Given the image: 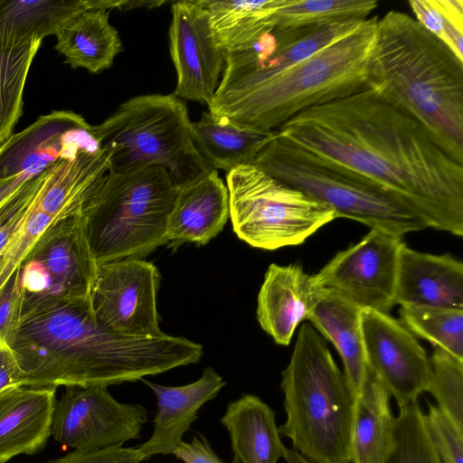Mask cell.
Returning a JSON list of instances; mask_svg holds the SVG:
<instances>
[{
  "label": "cell",
  "mask_w": 463,
  "mask_h": 463,
  "mask_svg": "<svg viewBox=\"0 0 463 463\" xmlns=\"http://www.w3.org/2000/svg\"><path fill=\"white\" fill-rule=\"evenodd\" d=\"M276 132L368 179L429 228L463 235V163L413 115L366 87L297 114Z\"/></svg>",
  "instance_id": "cell-1"
},
{
  "label": "cell",
  "mask_w": 463,
  "mask_h": 463,
  "mask_svg": "<svg viewBox=\"0 0 463 463\" xmlns=\"http://www.w3.org/2000/svg\"><path fill=\"white\" fill-rule=\"evenodd\" d=\"M5 343L33 387L115 385L196 364L201 345L165 334L137 338L101 325L91 298L22 299Z\"/></svg>",
  "instance_id": "cell-2"
},
{
  "label": "cell",
  "mask_w": 463,
  "mask_h": 463,
  "mask_svg": "<svg viewBox=\"0 0 463 463\" xmlns=\"http://www.w3.org/2000/svg\"><path fill=\"white\" fill-rule=\"evenodd\" d=\"M367 85L463 163V61L410 14L391 10L378 17Z\"/></svg>",
  "instance_id": "cell-3"
},
{
  "label": "cell",
  "mask_w": 463,
  "mask_h": 463,
  "mask_svg": "<svg viewBox=\"0 0 463 463\" xmlns=\"http://www.w3.org/2000/svg\"><path fill=\"white\" fill-rule=\"evenodd\" d=\"M378 16L311 56L213 108L216 118L276 131L297 114L368 87V65Z\"/></svg>",
  "instance_id": "cell-4"
},
{
  "label": "cell",
  "mask_w": 463,
  "mask_h": 463,
  "mask_svg": "<svg viewBox=\"0 0 463 463\" xmlns=\"http://www.w3.org/2000/svg\"><path fill=\"white\" fill-rule=\"evenodd\" d=\"M280 388L287 420L278 430L294 450L309 463H351L356 394L309 322L298 332Z\"/></svg>",
  "instance_id": "cell-5"
},
{
  "label": "cell",
  "mask_w": 463,
  "mask_h": 463,
  "mask_svg": "<svg viewBox=\"0 0 463 463\" xmlns=\"http://www.w3.org/2000/svg\"><path fill=\"white\" fill-rule=\"evenodd\" d=\"M94 131L109 153V173L158 165L177 187L214 170L194 144L185 103L173 93L131 98Z\"/></svg>",
  "instance_id": "cell-6"
},
{
  "label": "cell",
  "mask_w": 463,
  "mask_h": 463,
  "mask_svg": "<svg viewBox=\"0 0 463 463\" xmlns=\"http://www.w3.org/2000/svg\"><path fill=\"white\" fill-rule=\"evenodd\" d=\"M250 165L328 206L337 218L400 237L429 228L417 213L377 184L292 144L276 131Z\"/></svg>",
  "instance_id": "cell-7"
},
{
  "label": "cell",
  "mask_w": 463,
  "mask_h": 463,
  "mask_svg": "<svg viewBox=\"0 0 463 463\" xmlns=\"http://www.w3.org/2000/svg\"><path fill=\"white\" fill-rule=\"evenodd\" d=\"M175 194L176 186L162 166L109 172L82 214L98 265L125 258L141 259L166 244Z\"/></svg>",
  "instance_id": "cell-8"
},
{
  "label": "cell",
  "mask_w": 463,
  "mask_h": 463,
  "mask_svg": "<svg viewBox=\"0 0 463 463\" xmlns=\"http://www.w3.org/2000/svg\"><path fill=\"white\" fill-rule=\"evenodd\" d=\"M226 187L233 231L254 248L275 250L301 244L337 219L328 206L251 165L229 171Z\"/></svg>",
  "instance_id": "cell-9"
},
{
  "label": "cell",
  "mask_w": 463,
  "mask_h": 463,
  "mask_svg": "<svg viewBox=\"0 0 463 463\" xmlns=\"http://www.w3.org/2000/svg\"><path fill=\"white\" fill-rule=\"evenodd\" d=\"M97 270L83 216L61 219L43 233L19 268L22 299L91 298Z\"/></svg>",
  "instance_id": "cell-10"
},
{
  "label": "cell",
  "mask_w": 463,
  "mask_h": 463,
  "mask_svg": "<svg viewBox=\"0 0 463 463\" xmlns=\"http://www.w3.org/2000/svg\"><path fill=\"white\" fill-rule=\"evenodd\" d=\"M402 237L371 228L356 243L338 251L317 274L321 288L361 309L388 313L395 305Z\"/></svg>",
  "instance_id": "cell-11"
},
{
  "label": "cell",
  "mask_w": 463,
  "mask_h": 463,
  "mask_svg": "<svg viewBox=\"0 0 463 463\" xmlns=\"http://www.w3.org/2000/svg\"><path fill=\"white\" fill-rule=\"evenodd\" d=\"M108 387H66L56 400L52 417V436L57 442L87 450L122 446L140 438L148 420L146 409L119 402Z\"/></svg>",
  "instance_id": "cell-12"
},
{
  "label": "cell",
  "mask_w": 463,
  "mask_h": 463,
  "mask_svg": "<svg viewBox=\"0 0 463 463\" xmlns=\"http://www.w3.org/2000/svg\"><path fill=\"white\" fill-rule=\"evenodd\" d=\"M159 282L157 268L138 258L99 264L91 293L98 321L126 336H163L156 308Z\"/></svg>",
  "instance_id": "cell-13"
},
{
  "label": "cell",
  "mask_w": 463,
  "mask_h": 463,
  "mask_svg": "<svg viewBox=\"0 0 463 463\" xmlns=\"http://www.w3.org/2000/svg\"><path fill=\"white\" fill-rule=\"evenodd\" d=\"M102 150L94 126L84 118L70 110L52 111L0 145V182L32 177L61 158Z\"/></svg>",
  "instance_id": "cell-14"
},
{
  "label": "cell",
  "mask_w": 463,
  "mask_h": 463,
  "mask_svg": "<svg viewBox=\"0 0 463 463\" xmlns=\"http://www.w3.org/2000/svg\"><path fill=\"white\" fill-rule=\"evenodd\" d=\"M170 54L177 81L174 95L182 100L211 105L224 68L207 10L200 0L172 5Z\"/></svg>",
  "instance_id": "cell-15"
},
{
  "label": "cell",
  "mask_w": 463,
  "mask_h": 463,
  "mask_svg": "<svg viewBox=\"0 0 463 463\" xmlns=\"http://www.w3.org/2000/svg\"><path fill=\"white\" fill-rule=\"evenodd\" d=\"M362 333L369 365L400 409L426 392L430 364L426 351L403 324L388 313L363 309Z\"/></svg>",
  "instance_id": "cell-16"
},
{
  "label": "cell",
  "mask_w": 463,
  "mask_h": 463,
  "mask_svg": "<svg viewBox=\"0 0 463 463\" xmlns=\"http://www.w3.org/2000/svg\"><path fill=\"white\" fill-rule=\"evenodd\" d=\"M325 292L300 264L272 263L258 294L259 324L278 345H288L298 326L307 320Z\"/></svg>",
  "instance_id": "cell-17"
},
{
  "label": "cell",
  "mask_w": 463,
  "mask_h": 463,
  "mask_svg": "<svg viewBox=\"0 0 463 463\" xmlns=\"http://www.w3.org/2000/svg\"><path fill=\"white\" fill-rule=\"evenodd\" d=\"M155 393L156 411L153 433L139 449L147 460L155 455L173 454L184 441L183 437L198 419V411L214 399L226 384L212 367L188 384L166 386L141 379Z\"/></svg>",
  "instance_id": "cell-18"
},
{
  "label": "cell",
  "mask_w": 463,
  "mask_h": 463,
  "mask_svg": "<svg viewBox=\"0 0 463 463\" xmlns=\"http://www.w3.org/2000/svg\"><path fill=\"white\" fill-rule=\"evenodd\" d=\"M395 305L463 308V263L450 254L415 250L405 242L398 264Z\"/></svg>",
  "instance_id": "cell-19"
},
{
  "label": "cell",
  "mask_w": 463,
  "mask_h": 463,
  "mask_svg": "<svg viewBox=\"0 0 463 463\" xmlns=\"http://www.w3.org/2000/svg\"><path fill=\"white\" fill-rule=\"evenodd\" d=\"M55 402L54 387L18 386L0 392V463L44 449Z\"/></svg>",
  "instance_id": "cell-20"
},
{
  "label": "cell",
  "mask_w": 463,
  "mask_h": 463,
  "mask_svg": "<svg viewBox=\"0 0 463 463\" xmlns=\"http://www.w3.org/2000/svg\"><path fill=\"white\" fill-rule=\"evenodd\" d=\"M229 217L228 190L214 169L176 187L167 222V243L173 248L185 242L204 245L222 231Z\"/></svg>",
  "instance_id": "cell-21"
},
{
  "label": "cell",
  "mask_w": 463,
  "mask_h": 463,
  "mask_svg": "<svg viewBox=\"0 0 463 463\" xmlns=\"http://www.w3.org/2000/svg\"><path fill=\"white\" fill-rule=\"evenodd\" d=\"M220 421L241 463H278L280 458L288 462L296 452L282 443L275 412L254 394L244 393L229 402Z\"/></svg>",
  "instance_id": "cell-22"
},
{
  "label": "cell",
  "mask_w": 463,
  "mask_h": 463,
  "mask_svg": "<svg viewBox=\"0 0 463 463\" xmlns=\"http://www.w3.org/2000/svg\"><path fill=\"white\" fill-rule=\"evenodd\" d=\"M109 174V153L80 152L53 164L39 208L57 219L82 215Z\"/></svg>",
  "instance_id": "cell-23"
},
{
  "label": "cell",
  "mask_w": 463,
  "mask_h": 463,
  "mask_svg": "<svg viewBox=\"0 0 463 463\" xmlns=\"http://www.w3.org/2000/svg\"><path fill=\"white\" fill-rule=\"evenodd\" d=\"M391 394L367 365L356 394L351 435V463H383L392 446L395 417Z\"/></svg>",
  "instance_id": "cell-24"
},
{
  "label": "cell",
  "mask_w": 463,
  "mask_h": 463,
  "mask_svg": "<svg viewBox=\"0 0 463 463\" xmlns=\"http://www.w3.org/2000/svg\"><path fill=\"white\" fill-rule=\"evenodd\" d=\"M109 18V10L89 9L59 28L55 49L72 69L99 73L112 66L122 51V42Z\"/></svg>",
  "instance_id": "cell-25"
},
{
  "label": "cell",
  "mask_w": 463,
  "mask_h": 463,
  "mask_svg": "<svg viewBox=\"0 0 463 463\" xmlns=\"http://www.w3.org/2000/svg\"><path fill=\"white\" fill-rule=\"evenodd\" d=\"M108 10V0H0V47L55 35L76 14Z\"/></svg>",
  "instance_id": "cell-26"
},
{
  "label": "cell",
  "mask_w": 463,
  "mask_h": 463,
  "mask_svg": "<svg viewBox=\"0 0 463 463\" xmlns=\"http://www.w3.org/2000/svg\"><path fill=\"white\" fill-rule=\"evenodd\" d=\"M362 311L342 298L326 291L307 318L336 349L343 362L344 373L355 394L368 365L362 333Z\"/></svg>",
  "instance_id": "cell-27"
},
{
  "label": "cell",
  "mask_w": 463,
  "mask_h": 463,
  "mask_svg": "<svg viewBox=\"0 0 463 463\" xmlns=\"http://www.w3.org/2000/svg\"><path fill=\"white\" fill-rule=\"evenodd\" d=\"M274 132L238 126L208 111L199 120L191 121L192 138L198 152L213 169L226 173L250 165Z\"/></svg>",
  "instance_id": "cell-28"
},
{
  "label": "cell",
  "mask_w": 463,
  "mask_h": 463,
  "mask_svg": "<svg viewBox=\"0 0 463 463\" xmlns=\"http://www.w3.org/2000/svg\"><path fill=\"white\" fill-rule=\"evenodd\" d=\"M285 0H200L223 52L245 49L275 26Z\"/></svg>",
  "instance_id": "cell-29"
},
{
  "label": "cell",
  "mask_w": 463,
  "mask_h": 463,
  "mask_svg": "<svg viewBox=\"0 0 463 463\" xmlns=\"http://www.w3.org/2000/svg\"><path fill=\"white\" fill-rule=\"evenodd\" d=\"M42 41L0 47V145L13 134L22 115L26 78Z\"/></svg>",
  "instance_id": "cell-30"
},
{
  "label": "cell",
  "mask_w": 463,
  "mask_h": 463,
  "mask_svg": "<svg viewBox=\"0 0 463 463\" xmlns=\"http://www.w3.org/2000/svg\"><path fill=\"white\" fill-rule=\"evenodd\" d=\"M375 0H285L275 14V26L305 28L369 18Z\"/></svg>",
  "instance_id": "cell-31"
},
{
  "label": "cell",
  "mask_w": 463,
  "mask_h": 463,
  "mask_svg": "<svg viewBox=\"0 0 463 463\" xmlns=\"http://www.w3.org/2000/svg\"><path fill=\"white\" fill-rule=\"evenodd\" d=\"M399 313L412 335L463 361V308L402 306Z\"/></svg>",
  "instance_id": "cell-32"
},
{
  "label": "cell",
  "mask_w": 463,
  "mask_h": 463,
  "mask_svg": "<svg viewBox=\"0 0 463 463\" xmlns=\"http://www.w3.org/2000/svg\"><path fill=\"white\" fill-rule=\"evenodd\" d=\"M383 463H441L418 402L400 409L395 418L392 446Z\"/></svg>",
  "instance_id": "cell-33"
},
{
  "label": "cell",
  "mask_w": 463,
  "mask_h": 463,
  "mask_svg": "<svg viewBox=\"0 0 463 463\" xmlns=\"http://www.w3.org/2000/svg\"><path fill=\"white\" fill-rule=\"evenodd\" d=\"M430 377L426 392L454 425L463 431V361L434 347L430 357Z\"/></svg>",
  "instance_id": "cell-34"
},
{
  "label": "cell",
  "mask_w": 463,
  "mask_h": 463,
  "mask_svg": "<svg viewBox=\"0 0 463 463\" xmlns=\"http://www.w3.org/2000/svg\"><path fill=\"white\" fill-rule=\"evenodd\" d=\"M415 20L463 61V1L410 0Z\"/></svg>",
  "instance_id": "cell-35"
},
{
  "label": "cell",
  "mask_w": 463,
  "mask_h": 463,
  "mask_svg": "<svg viewBox=\"0 0 463 463\" xmlns=\"http://www.w3.org/2000/svg\"><path fill=\"white\" fill-rule=\"evenodd\" d=\"M52 165L27 178L0 204V256L4 254L39 203Z\"/></svg>",
  "instance_id": "cell-36"
},
{
  "label": "cell",
  "mask_w": 463,
  "mask_h": 463,
  "mask_svg": "<svg viewBox=\"0 0 463 463\" xmlns=\"http://www.w3.org/2000/svg\"><path fill=\"white\" fill-rule=\"evenodd\" d=\"M424 414L426 428L441 463H463V431L449 417L430 402Z\"/></svg>",
  "instance_id": "cell-37"
},
{
  "label": "cell",
  "mask_w": 463,
  "mask_h": 463,
  "mask_svg": "<svg viewBox=\"0 0 463 463\" xmlns=\"http://www.w3.org/2000/svg\"><path fill=\"white\" fill-rule=\"evenodd\" d=\"M146 460L139 447H108L98 449H74L65 456L46 463H140Z\"/></svg>",
  "instance_id": "cell-38"
},
{
  "label": "cell",
  "mask_w": 463,
  "mask_h": 463,
  "mask_svg": "<svg viewBox=\"0 0 463 463\" xmlns=\"http://www.w3.org/2000/svg\"><path fill=\"white\" fill-rule=\"evenodd\" d=\"M184 463H228L213 450L209 440L203 435H194L191 441H183L173 453ZM230 463H241L233 457Z\"/></svg>",
  "instance_id": "cell-39"
},
{
  "label": "cell",
  "mask_w": 463,
  "mask_h": 463,
  "mask_svg": "<svg viewBox=\"0 0 463 463\" xmlns=\"http://www.w3.org/2000/svg\"><path fill=\"white\" fill-rule=\"evenodd\" d=\"M18 386H24L22 371L8 345L0 339V392Z\"/></svg>",
  "instance_id": "cell-40"
},
{
  "label": "cell",
  "mask_w": 463,
  "mask_h": 463,
  "mask_svg": "<svg viewBox=\"0 0 463 463\" xmlns=\"http://www.w3.org/2000/svg\"><path fill=\"white\" fill-rule=\"evenodd\" d=\"M27 178L18 176L6 181L0 182V204L12 194Z\"/></svg>",
  "instance_id": "cell-41"
}]
</instances>
